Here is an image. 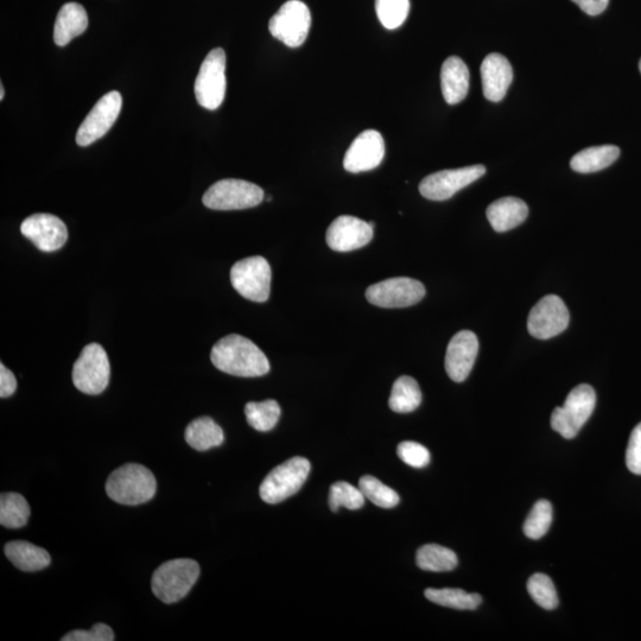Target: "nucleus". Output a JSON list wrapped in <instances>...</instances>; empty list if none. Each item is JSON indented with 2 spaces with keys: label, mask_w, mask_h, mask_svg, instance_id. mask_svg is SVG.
Returning a JSON list of instances; mask_svg holds the SVG:
<instances>
[{
  "label": "nucleus",
  "mask_w": 641,
  "mask_h": 641,
  "mask_svg": "<svg viewBox=\"0 0 641 641\" xmlns=\"http://www.w3.org/2000/svg\"><path fill=\"white\" fill-rule=\"evenodd\" d=\"M62 641H113L114 633L110 626L97 624L91 631L78 630L66 634Z\"/></svg>",
  "instance_id": "37"
},
{
  "label": "nucleus",
  "mask_w": 641,
  "mask_h": 641,
  "mask_svg": "<svg viewBox=\"0 0 641 641\" xmlns=\"http://www.w3.org/2000/svg\"><path fill=\"white\" fill-rule=\"evenodd\" d=\"M110 377V360L104 347L91 344L82 349L73 367V383L76 389L86 395H100L109 386Z\"/></svg>",
  "instance_id": "7"
},
{
  "label": "nucleus",
  "mask_w": 641,
  "mask_h": 641,
  "mask_svg": "<svg viewBox=\"0 0 641 641\" xmlns=\"http://www.w3.org/2000/svg\"><path fill=\"white\" fill-rule=\"evenodd\" d=\"M271 279L270 264L260 256L239 260L231 270L233 288L252 302L263 303L269 300Z\"/></svg>",
  "instance_id": "9"
},
{
  "label": "nucleus",
  "mask_w": 641,
  "mask_h": 641,
  "mask_svg": "<svg viewBox=\"0 0 641 641\" xmlns=\"http://www.w3.org/2000/svg\"><path fill=\"white\" fill-rule=\"evenodd\" d=\"M21 232L38 250L54 252L67 243L68 230L61 219L52 214H34L23 221Z\"/></svg>",
  "instance_id": "15"
},
{
  "label": "nucleus",
  "mask_w": 641,
  "mask_h": 641,
  "mask_svg": "<svg viewBox=\"0 0 641 641\" xmlns=\"http://www.w3.org/2000/svg\"><path fill=\"white\" fill-rule=\"evenodd\" d=\"M424 296V285L408 277L386 279L366 290L367 301L380 308L411 307L421 302Z\"/></svg>",
  "instance_id": "11"
},
{
  "label": "nucleus",
  "mask_w": 641,
  "mask_h": 641,
  "mask_svg": "<svg viewBox=\"0 0 641 641\" xmlns=\"http://www.w3.org/2000/svg\"><path fill=\"white\" fill-rule=\"evenodd\" d=\"M312 466L307 459L296 456L277 466L264 479L259 495L266 504H279L293 497L307 481Z\"/></svg>",
  "instance_id": "4"
},
{
  "label": "nucleus",
  "mask_w": 641,
  "mask_h": 641,
  "mask_svg": "<svg viewBox=\"0 0 641 641\" xmlns=\"http://www.w3.org/2000/svg\"><path fill=\"white\" fill-rule=\"evenodd\" d=\"M17 390V380L15 374L3 364L0 365V397L9 398Z\"/></svg>",
  "instance_id": "39"
},
{
  "label": "nucleus",
  "mask_w": 641,
  "mask_h": 641,
  "mask_svg": "<svg viewBox=\"0 0 641 641\" xmlns=\"http://www.w3.org/2000/svg\"><path fill=\"white\" fill-rule=\"evenodd\" d=\"M479 352V340L471 330H461L450 340L446 354V371L455 383H462L473 370Z\"/></svg>",
  "instance_id": "18"
},
{
  "label": "nucleus",
  "mask_w": 641,
  "mask_h": 641,
  "mask_svg": "<svg viewBox=\"0 0 641 641\" xmlns=\"http://www.w3.org/2000/svg\"><path fill=\"white\" fill-rule=\"evenodd\" d=\"M264 200L263 189L244 180L227 179L214 183L202 202L214 211H239L257 207Z\"/></svg>",
  "instance_id": "6"
},
{
  "label": "nucleus",
  "mask_w": 641,
  "mask_h": 641,
  "mask_svg": "<svg viewBox=\"0 0 641 641\" xmlns=\"http://www.w3.org/2000/svg\"><path fill=\"white\" fill-rule=\"evenodd\" d=\"M385 157L384 138L376 130H367L354 139L344 158L348 173L359 174L379 167Z\"/></svg>",
  "instance_id": "17"
},
{
  "label": "nucleus",
  "mask_w": 641,
  "mask_h": 641,
  "mask_svg": "<svg viewBox=\"0 0 641 641\" xmlns=\"http://www.w3.org/2000/svg\"><path fill=\"white\" fill-rule=\"evenodd\" d=\"M485 174L486 168L480 164L439 171V173L425 177L420 184V193L423 198L431 201H446L453 198L461 189L481 179Z\"/></svg>",
  "instance_id": "12"
},
{
  "label": "nucleus",
  "mask_w": 641,
  "mask_h": 641,
  "mask_svg": "<svg viewBox=\"0 0 641 641\" xmlns=\"http://www.w3.org/2000/svg\"><path fill=\"white\" fill-rule=\"evenodd\" d=\"M397 454L406 465L424 468L429 465L430 453L427 448L416 442H403L397 448Z\"/></svg>",
  "instance_id": "36"
},
{
  "label": "nucleus",
  "mask_w": 641,
  "mask_h": 641,
  "mask_svg": "<svg viewBox=\"0 0 641 641\" xmlns=\"http://www.w3.org/2000/svg\"><path fill=\"white\" fill-rule=\"evenodd\" d=\"M376 11L380 23L389 30H395L409 16V0H376Z\"/></svg>",
  "instance_id": "34"
},
{
  "label": "nucleus",
  "mask_w": 641,
  "mask_h": 641,
  "mask_svg": "<svg viewBox=\"0 0 641 641\" xmlns=\"http://www.w3.org/2000/svg\"><path fill=\"white\" fill-rule=\"evenodd\" d=\"M441 87L444 100L456 105L465 100L469 91V71L460 57H448L441 69Z\"/></svg>",
  "instance_id": "20"
},
{
  "label": "nucleus",
  "mask_w": 641,
  "mask_h": 641,
  "mask_svg": "<svg viewBox=\"0 0 641 641\" xmlns=\"http://www.w3.org/2000/svg\"><path fill=\"white\" fill-rule=\"evenodd\" d=\"M595 405L596 393L593 387L587 384L576 386L569 393L566 403L552 412V429L564 439H574L592 416Z\"/></svg>",
  "instance_id": "5"
},
{
  "label": "nucleus",
  "mask_w": 641,
  "mask_h": 641,
  "mask_svg": "<svg viewBox=\"0 0 641 641\" xmlns=\"http://www.w3.org/2000/svg\"><path fill=\"white\" fill-rule=\"evenodd\" d=\"M589 16L601 15L607 9L609 0H573Z\"/></svg>",
  "instance_id": "40"
},
{
  "label": "nucleus",
  "mask_w": 641,
  "mask_h": 641,
  "mask_svg": "<svg viewBox=\"0 0 641 641\" xmlns=\"http://www.w3.org/2000/svg\"><path fill=\"white\" fill-rule=\"evenodd\" d=\"M200 566L189 558L162 564L152 576V592L164 604H175L186 596L198 581Z\"/></svg>",
  "instance_id": "3"
},
{
  "label": "nucleus",
  "mask_w": 641,
  "mask_h": 641,
  "mask_svg": "<svg viewBox=\"0 0 641 641\" xmlns=\"http://www.w3.org/2000/svg\"><path fill=\"white\" fill-rule=\"evenodd\" d=\"M552 506L548 500H539L533 506L528 519L525 520L524 533L530 539H541L550 529Z\"/></svg>",
  "instance_id": "33"
},
{
  "label": "nucleus",
  "mask_w": 641,
  "mask_h": 641,
  "mask_svg": "<svg viewBox=\"0 0 641 641\" xmlns=\"http://www.w3.org/2000/svg\"><path fill=\"white\" fill-rule=\"evenodd\" d=\"M569 321V310L562 298L549 295L531 309L528 329L533 338L548 340L563 333L568 328Z\"/></svg>",
  "instance_id": "13"
},
{
  "label": "nucleus",
  "mask_w": 641,
  "mask_h": 641,
  "mask_svg": "<svg viewBox=\"0 0 641 641\" xmlns=\"http://www.w3.org/2000/svg\"><path fill=\"white\" fill-rule=\"evenodd\" d=\"M88 27V16L84 6L78 3H67L62 6L56 17L54 41L59 47H65L75 37L85 33Z\"/></svg>",
  "instance_id": "22"
},
{
  "label": "nucleus",
  "mask_w": 641,
  "mask_h": 641,
  "mask_svg": "<svg viewBox=\"0 0 641 641\" xmlns=\"http://www.w3.org/2000/svg\"><path fill=\"white\" fill-rule=\"evenodd\" d=\"M416 562L422 570L443 573L454 570L459 561L454 551L441 545L427 544L417 551Z\"/></svg>",
  "instance_id": "29"
},
{
  "label": "nucleus",
  "mask_w": 641,
  "mask_h": 641,
  "mask_svg": "<svg viewBox=\"0 0 641 641\" xmlns=\"http://www.w3.org/2000/svg\"><path fill=\"white\" fill-rule=\"evenodd\" d=\"M30 506L19 493H3L0 497V524L6 529H21L27 525Z\"/></svg>",
  "instance_id": "28"
},
{
  "label": "nucleus",
  "mask_w": 641,
  "mask_h": 641,
  "mask_svg": "<svg viewBox=\"0 0 641 641\" xmlns=\"http://www.w3.org/2000/svg\"><path fill=\"white\" fill-rule=\"evenodd\" d=\"M122 105L123 99L119 92L113 91L104 95L80 125L76 133V143L80 147H88L103 138L116 123Z\"/></svg>",
  "instance_id": "14"
},
{
  "label": "nucleus",
  "mask_w": 641,
  "mask_h": 641,
  "mask_svg": "<svg viewBox=\"0 0 641 641\" xmlns=\"http://www.w3.org/2000/svg\"><path fill=\"white\" fill-rule=\"evenodd\" d=\"M5 555L16 568L28 573L49 567L52 558L47 550L25 541H14L5 545Z\"/></svg>",
  "instance_id": "23"
},
{
  "label": "nucleus",
  "mask_w": 641,
  "mask_h": 641,
  "mask_svg": "<svg viewBox=\"0 0 641 641\" xmlns=\"http://www.w3.org/2000/svg\"><path fill=\"white\" fill-rule=\"evenodd\" d=\"M195 97L203 109L214 111L224 103L226 95V53L213 49L203 60L195 80Z\"/></svg>",
  "instance_id": "8"
},
{
  "label": "nucleus",
  "mask_w": 641,
  "mask_h": 641,
  "mask_svg": "<svg viewBox=\"0 0 641 641\" xmlns=\"http://www.w3.org/2000/svg\"><path fill=\"white\" fill-rule=\"evenodd\" d=\"M212 364L219 371L243 378L262 377L270 372L266 355L256 344L244 336H225L214 345Z\"/></svg>",
  "instance_id": "1"
},
{
  "label": "nucleus",
  "mask_w": 641,
  "mask_h": 641,
  "mask_svg": "<svg viewBox=\"0 0 641 641\" xmlns=\"http://www.w3.org/2000/svg\"><path fill=\"white\" fill-rule=\"evenodd\" d=\"M529 208L518 198H503L487 208V219L493 230L504 233L516 228L528 218Z\"/></svg>",
  "instance_id": "21"
},
{
  "label": "nucleus",
  "mask_w": 641,
  "mask_h": 641,
  "mask_svg": "<svg viewBox=\"0 0 641 641\" xmlns=\"http://www.w3.org/2000/svg\"><path fill=\"white\" fill-rule=\"evenodd\" d=\"M620 149L615 145H602L582 150L570 161V167L576 173L592 174L604 170L618 160Z\"/></svg>",
  "instance_id": "24"
},
{
  "label": "nucleus",
  "mask_w": 641,
  "mask_h": 641,
  "mask_svg": "<svg viewBox=\"0 0 641 641\" xmlns=\"http://www.w3.org/2000/svg\"><path fill=\"white\" fill-rule=\"evenodd\" d=\"M626 465L633 474L641 475V423L633 429L628 441Z\"/></svg>",
  "instance_id": "38"
},
{
  "label": "nucleus",
  "mask_w": 641,
  "mask_h": 641,
  "mask_svg": "<svg viewBox=\"0 0 641 641\" xmlns=\"http://www.w3.org/2000/svg\"><path fill=\"white\" fill-rule=\"evenodd\" d=\"M157 481L150 469L128 463L114 471L106 482L107 495L118 504L136 506L155 497Z\"/></svg>",
  "instance_id": "2"
},
{
  "label": "nucleus",
  "mask_w": 641,
  "mask_h": 641,
  "mask_svg": "<svg viewBox=\"0 0 641 641\" xmlns=\"http://www.w3.org/2000/svg\"><path fill=\"white\" fill-rule=\"evenodd\" d=\"M422 403L420 385L414 378L403 376L393 384L389 401L390 409L397 414H409Z\"/></svg>",
  "instance_id": "26"
},
{
  "label": "nucleus",
  "mask_w": 641,
  "mask_h": 641,
  "mask_svg": "<svg viewBox=\"0 0 641 641\" xmlns=\"http://www.w3.org/2000/svg\"><path fill=\"white\" fill-rule=\"evenodd\" d=\"M4 94H5V91H4V87L2 86L0 87V100L4 99Z\"/></svg>",
  "instance_id": "41"
},
{
  "label": "nucleus",
  "mask_w": 641,
  "mask_h": 641,
  "mask_svg": "<svg viewBox=\"0 0 641 641\" xmlns=\"http://www.w3.org/2000/svg\"><path fill=\"white\" fill-rule=\"evenodd\" d=\"M186 441L199 452L221 446L225 441L224 431L211 417L196 418L186 429Z\"/></svg>",
  "instance_id": "25"
},
{
  "label": "nucleus",
  "mask_w": 641,
  "mask_h": 641,
  "mask_svg": "<svg viewBox=\"0 0 641 641\" xmlns=\"http://www.w3.org/2000/svg\"><path fill=\"white\" fill-rule=\"evenodd\" d=\"M374 228L370 222L341 215L327 230V244L336 252H351L371 243Z\"/></svg>",
  "instance_id": "16"
},
{
  "label": "nucleus",
  "mask_w": 641,
  "mask_h": 641,
  "mask_svg": "<svg viewBox=\"0 0 641 641\" xmlns=\"http://www.w3.org/2000/svg\"><path fill=\"white\" fill-rule=\"evenodd\" d=\"M359 488L366 499L382 509H393L399 504L398 493L371 475H365L360 479Z\"/></svg>",
  "instance_id": "31"
},
{
  "label": "nucleus",
  "mask_w": 641,
  "mask_h": 641,
  "mask_svg": "<svg viewBox=\"0 0 641 641\" xmlns=\"http://www.w3.org/2000/svg\"><path fill=\"white\" fill-rule=\"evenodd\" d=\"M424 595L436 605L459 609V611H474L482 602L481 595L469 594L458 588H429L425 590Z\"/></svg>",
  "instance_id": "27"
},
{
  "label": "nucleus",
  "mask_w": 641,
  "mask_h": 641,
  "mask_svg": "<svg viewBox=\"0 0 641 641\" xmlns=\"http://www.w3.org/2000/svg\"><path fill=\"white\" fill-rule=\"evenodd\" d=\"M312 27V15L308 6L300 0H289L270 19L272 36L290 48L301 47L306 42Z\"/></svg>",
  "instance_id": "10"
},
{
  "label": "nucleus",
  "mask_w": 641,
  "mask_h": 641,
  "mask_svg": "<svg viewBox=\"0 0 641 641\" xmlns=\"http://www.w3.org/2000/svg\"><path fill=\"white\" fill-rule=\"evenodd\" d=\"M528 592L533 601L547 611H552L558 606V595L554 582L545 574H535L528 582Z\"/></svg>",
  "instance_id": "35"
},
{
  "label": "nucleus",
  "mask_w": 641,
  "mask_h": 641,
  "mask_svg": "<svg viewBox=\"0 0 641 641\" xmlns=\"http://www.w3.org/2000/svg\"><path fill=\"white\" fill-rule=\"evenodd\" d=\"M365 495L360 488L354 487L348 482H336L330 487L329 507L333 512H338L340 507L348 510H359L365 504Z\"/></svg>",
  "instance_id": "32"
},
{
  "label": "nucleus",
  "mask_w": 641,
  "mask_h": 641,
  "mask_svg": "<svg viewBox=\"0 0 641 641\" xmlns=\"http://www.w3.org/2000/svg\"><path fill=\"white\" fill-rule=\"evenodd\" d=\"M639 69H640V73H641V60L639 62Z\"/></svg>",
  "instance_id": "42"
},
{
  "label": "nucleus",
  "mask_w": 641,
  "mask_h": 641,
  "mask_svg": "<svg viewBox=\"0 0 641 641\" xmlns=\"http://www.w3.org/2000/svg\"><path fill=\"white\" fill-rule=\"evenodd\" d=\"M281 412V406L274 399L260 403L251 402L245 406L247 422L253 429L263 431V433L276 427Z\"/></svg>",
  "instance_id": "30"
},
{
  "label": "nucleus",
  "mask_w": 641,
  "mask_h": 641,
  "mask_svg": "<svg viewBox=\"0 0 641 641\" xmlns=\"http://www.w3.org/2000/svg\"><path fill=\"white\" fill-rule=\"evenodd\" d=\"M480 72L485 98L499 103L505 98L513 81L511 63L505 56L492 53L482 61Z\"/></svg>",
  "instance_id": "19"
}]
</instances>
